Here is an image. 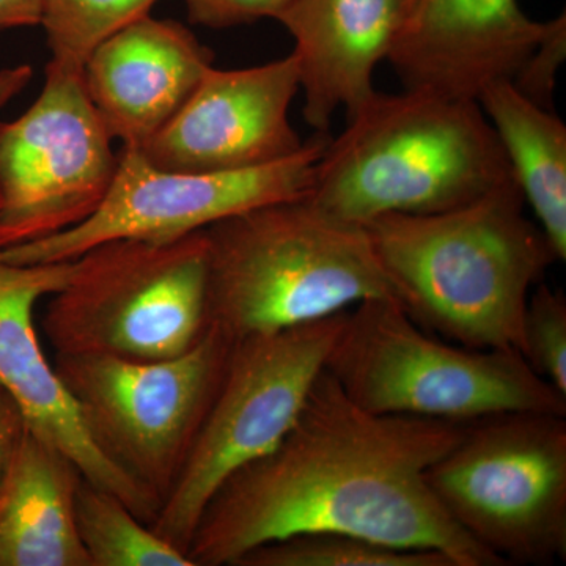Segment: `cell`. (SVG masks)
Wrapping results in <instances>:
<instances>
[{
    "label": "cell",
    "instance_id": "cell-1",
    "mask_svg": "<svg viewBox=\"0 0 566 566\" xmlns=\"http://www.w3.org/2000/svg\"><path fill=\"white\" fill-rule=\"evenodd\" d=\"M465 424L375 415L323 370L277 447L212 495L186 556L193 566H237L286 536L340 532L436 551L453 566H504L428 488V469L460 441Z\"/></svg>",
    "mask_w": 566,
    "mask_h": 566
},
{
    "label": "cell",
    "instance_id": "cell-2",
    "mask_svg": "<svg viewBox=\"0 0 566 566\" xmlns=\"http://www.w3.org/2000/svg\"><path fill=\"white\" fill-rule=\"evenodd\" d=\"M524 207L512 180L464 207L385 214L364 227L416 323L465 348L521 353L528 296L558 262Z\"/></svg>",
    "mask_w": 566,
    "mask_h": 566
},
{
    "label": "cell",
    "instance_id": "cell-3",
    "mask_svg": "<svg viewBox=\"0 0 566 566\" xmlns=\"http://www.w3.org/2000/svg\"><path fill=\"white\" fill-rule=\"evenodd\" d=\"M515 180L479 102L376 91L316 163L307 199L342 221L433 214Z\"/></svg>",
    "mask_w": 566,
    "mask_h": 566
},
{
    "label": "cell",
    "instance_id": "cell-4",
    "mask_svg": "<svg viewBox=\"0 0 566 566\" xmlns=\"http://www.w3.org/2000/svg\"><path fill=\"white\" fill-rule=\"evenodd\" d=\"M205 237L208 324L232 342L397 301L365 227L307 196L230 216Z\"/></svg>",
    "mask_w": 566,
    "mask_h": 566
},
{
    "label": "cell",
    "instance_id": "cell-5",
    "mask_svg": "<svg viewBox=\"0 0 566 566\" xmlns=\"http://www.w3.org/2000/svg\"><path fill=\"white\" fill-rule=\"evenodd\" d=\"M324 370L367 411L471 423L509 412L566 416V397L516 349H474L423 333L397 301L345 314Z\"/></svg>",
    "mask_w": 566,
    "mask_h": 566
},
{
    "label": "cell",
    "instance_id": "cell-6",
    "mask_svg": "<svg viewBox=\"0 0 566 566\" xmlns=\"http://www.w3.org/2000/svg\"><path fill=\"white\" fill-rule=\"evenodd\" d=\"M205 230L174 240L106 241L51 294L43 331L55 354L170 359L208 326Z\"/></svg>",
    "mask_w": 566,
    "mask_h": 566
},
{
    "label": "cell",
    "instance_id": "cell-7",
    "mask_svg": "<svg viewBox=\"0 0 566 566\" xmlns=\"http://www.w3.org/2000/svg\"><path fill=\"white\" fill-rule=\"evenodd\" d=\"M461 531L509 565L566 558V416L509 412L465 424L427 471Z\"/></svg>",
    "mask_w": 566,
    "mask_h": 566
},
{
    "label": "cell",
    "instance_id": "cell-8",
    "mask_svg": "<svg viewBox=\"0 0 566 566\" xmlns=\"http://www.w3.org/2000/svg\"><path fill=\"white\" fill-rule=\"evenodd\" d=\"M346 312L233 342L207 415L151 523L156 534L186 553L222 483L268 455L292 430Z\"/></svg>",
    "mask_w": 566,
    "mask_h": 566
},
{
    "label": "cell",
    "instance_id": "cell-9",
    "mask_svg": "<svg viewBox=\"0 0 566 566\" xmlns=\"http://www.w3.org/2000/svg\"><path fill=\"white\" fill-rule=\"evenodd\" d=\"M232 344L208 326L191 349L170 359L55 354L52 363L93 442L163 505L214 397Z\"/></svg>",
    "mask_w": 566,
    "mask_h": 566
},
{
    "label": "cell",
    "instance_id": "cell-10",
    "mask_svg": "<svg viewBox=\"0 0 566 566\" xmlns=\"http://www.w3.org/2000/svg\"><path fill=\"white\" fill-rule=\"evenodd\" d=\"M84 71L50 62L39 98L0 122V249L44 240L98 210L118 166Z\"/></svg>",
    "mask_w": 566,
    "mask_h": 566
},
{
    "label": "cell",
    "instance_id": "cell-11",
    "mask_svg": "<svg viewBox=\"0 0 566 566\" xmlns=\"http://www.w3.org/2000/svg\"><path fill=\"white\" fill-rule=\"evenodd\" d=\"M329 139L316 133L296 155L282 161L219 174L163 170L137 148L123 147L109 191L91 218L54 237L0 249V260L70 262L106 241L174 240L252 208L301 199L311 192L316 163Z\"/></svg>",
    "mask_w": 566,
    "mask_h": 566
},
{
    "label": "cell",
    "instance_id": "cell-12",
    "mask_svg": "<svg viewBox=\"0 0 566 566\" xmlns=\"http://www.w3.org/2000/svg\"><path fill=\"white\" fill-rule=\"evenodd\" d=\"M301 92L296 57L241 70L211 66L172 120L137 148L172 172L259 169L304 147L289 111Z\"/></svg>",
    "mask_w": 566,
    "mask_h": 566
},
{
    "label": "cell",
    "instance_id": "cell-13",
    "mask_svg": "<svg viewBox=\"0 0 566 566\" xmlns=\"http://www.w3.org/2000/svg\"><path fill=\"white\" fill-rule=\"evenodd\" d=\"M74 268L76 260L40 264L0 260V387L13 398L33 436L61 450L82 479L117 495L151 526L161 502L93 442L36 334V303L62 290Z\"/></svg>",
    "mask_w": 566,
    "mask_h": 566
},
{
    "label": "cell",
    "instance_id": "cell-14",
    "mask_svg": "<svg viewBox=\"0 0 566 566\" xmlns=\"http://www.w3.org/2000/svg\"><path fill=\"white\" fill-rule=\"evenodd\" d=\"M545 31L517 0H412L386 61L405 91L476 102L515 80Z\"/></svg>",
    "mask_w": 566,
    "mask_h": 566
},
{
    "label": "cell",
    "instance_id": "cell-15",
    "mask_svg": "<svg viewBox=\"0 0 566 566\" xmlns=\"http://www.w3.org/2000/svg\"><path fill=\"white\" fill-rule=\"evenodd\" d=\"M212 61L188 28L148 14L92 52L84 84L112 139L142 148L188 102Z\"/></svg>",
    "mask_w": 566,
    "mask_h": 566
},
{
    "label": "cell",
    "instance_id": "cell-16",
    "mask_svg": "<svg viewBox=\"0 0 566 566\" xmlns=\"http://www.w3.org/2000/svg\"><path fill=\"white\" fill-rule=\"evenodd\" d=\"M406 0H290L277 21L294 40L303 115L329 133L335 112L346 117L374 95L376 66L386 61Z\"/></svg>",
    "mask_w": 566,
    "mask_h": 566
},
{
    "label": "cell",
    "instance_id": "cell-17",
    "mask_svg": "<svg viewBox=\"0 0 566 566\" xmlns=\"http://www.w3.org/2000/svg\"><path fill=\"white\" fill-rule=\"evenodd\" d=\"M81 472L25 430L0 488V566H92L76 526Z\"/></svg>",
    "mask_w": 566,
    "mask_h": 566
},
{
    "label": "cell",
    "instance_id": "cell-18",
    "mask_svg": "<svg viewBox=\"0 0 566 566\" xmlns=\"http://www.w3.org/2000/svg\"><path fill=\"white\" fill-rule=\"evenodd\" d=\"M486 115L531 205L536 223L553 245L558 262L566 259V126L554 114L526 98L510 81L486 85L480 93Z\"/></svg>",
    "mask_w": 566,
    "mask_h": 566
},
{
    "label": "cell",
    "instance_id": "cell-19",
    "mask_svg": "<svg viewBox=\"0 0 566 566\" xmlns=\"http://www.w3.org/2000/svg\"><path fill=\"white\" fill-rule=\"evenodd\" d=\"M76 526L92 566H193L117 495L84 479L76 491Z\"/></svg>",
    "mask_w": 566,
    "mask_h": 566
},
{
    "label": "cell",
    "instance_id": "cell-20",
    "mask_svg": "<svg viewBox=\"0 0 566 566\" xmlns=\"http://www.w3.org/2000/svg\"><path fill=\"white\" fill-rule=\"evenodd\" d=\"M237 566H453L436 551L405 549L340 532L286 536L245 554Z\"/></svg>",
    "mask_w": 566,
    "mask_h": 566
},
{
    "label": "cell",
    "instance_id": "cell-21",
    "mask_svg": "<svg viewBox=\"0 0 566 566\" xmlns=\"http://www.w3.org/2000/svg\"><path fill=\"white\" fill-rule=\"evenodd\" d=\"M159 0H41L51 62L84 71L93 51L132 22L148 17Z\"/></svg>",
    "mask_w": 566,
    "mask_h": 566
},
{
    "label": "cell",
    "instance_id": "cell-22",
    "mask_svg": "<svg viewBox=\"0 0 566 566\" xmlns=\"http://www.w3.org/2000/svg\"><path fill=\"white\" fill-rule=\"evenodd\" d=\"M524 359L566 397V297L539 282L528 296L523 322Z\"/></svg>",
    "mask_w": 566,
    "mask_h": 566
},
{
    "label": "cell",
    "instance_id": "cell-23",
    "mask_svg": "<svg viewBox=\"0 0 566 566\" xmlns=\"http://www.w3.org/2000/svg\"><path fill=\"white\" fill-rule=\"evenodd\" d=\"M566 59V18L546 22V31L527 61L517 71L512 84L526 98L545 109L553 111L558 70Z\"/></svg>",
    "mask_w": 566,
    "mask_h": 566
},
{
    "label": "cell",
    "instance_id": "cell-24",
    "mask_svg": "<svg viewBox=\"0 0 566 566\" xmlns=\"http://www.w3.org/2000/svg\"><path fill=\"white\" fill-rule=\"evenodd\" d=\"M189 21L214 31L252 24L285 10L290 0H185Z\"/></svg>",
    "mask_w": 566,
    "mask_h": 566
},
{
    "label": "cell",
    "instance_id": "cell-25",
    "mask_svg": "<svg viewBox=\"0 0 566 566\" xmlns=\"http://www.w3.org/2000/svg\"><path fill=\"white\" fill-rule=\"evenodd\" d=\"M25 430H28V424H25L20 408L14 403L13 398L0 387V488L9 474L10 465L13 463Z\"/></svg>",
    "mask_w": 566,
    "mask_h": 566
},
{
    "label": "cell",
    "instance_id": "cell-26",
    "mask_svg": "<svg viewBox=\"0 0 566 566\" xmlns=\"http://www.w3.org/2000/svg\"><path fill=\"white\" fill-rule=\"evenodd\" d=\"M41 21V0H0V31L35 28Z\"/></svg>",
    "mask_w": 566,
    "mask_h": 566
},
{
    "label": "cell",
    "instance_id": "cell-27",
    "mask_svg": "<svg viewBox=\"0 0 566 566\" xmlns=\"http://www.w3.org/2000/svg\"><path fill=\"white\" fill-rule=\"evenodd\" d=\"M33 77L31 65L10 66V69L0 70V109L20 95Z\"/></svg>",
    "mask_w": 566,
    "mask_h": 566
},
{
    "label": "cell",
    "instance_id": "cell-28",
    "mask_svg": "<svg viewBox=\"0 0 566 566\" xmlns=\"http://www.w3.org/2000/svg\"><path fill=\"white\" fill-rule=\"evenodd\" d=\"M411 2H412V0H406V7H408L409 3H411Z\"/></svg>",
    "mask_w": 566,
    "mask_h": 566
}]
</instances>
